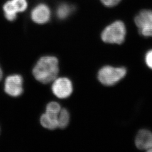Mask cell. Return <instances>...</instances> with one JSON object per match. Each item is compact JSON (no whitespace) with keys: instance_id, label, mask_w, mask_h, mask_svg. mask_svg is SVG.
I'll use <instances>...</instances> for the list:
<instances>
[{"instance_id":"cell-1","label":"cell","mask_w":152,"mask_h":152,"mask_svg":"<svg viewBox=\"0 0 152 152\" xmlns=\"http://www.w3.org/2000/svg\"><path fill=\"white\" fill-rule=\"evenodd\" d=\"M59 61L53 56H44L33 69V75L38 81L47 84L53 82L59 73Z\"/></svg>"},{"instance_id":"cell-2","label":"cell","mask_w":152,"mask_h":152,"mask_svg":"<svg viewBox=\"0 0 152 152\" xmlns=\"http://www.w3.org/2000/svg\"><path fill=\"white\" fill-rule=\"evenodd\" d=\"M126 28L121 21H115L108 26L103 30L101 38L104 42L108 44H122L126 38Z\"/></svg>"},{"instance_id":"cell-3","label":"cell","mask_w":152,"mask_h":152,"mask_svg":"<svg viewBox=\"0 0 152 152\" xmlns=\"http://www.w3.org/2000/svg\"><path fill=\"white\" fill-rule=\"evenodd\" d=\"M126 73L127 70L124 67L104 66L98 72V80L104 85L113 86L124 78Z\"/></svg>"},{"instance_id":"cell-4","label":"cell","mask_w":152,"mask_h":152,"mask_svg":"<svg viewBox=\"0 0 152 152\" xmlns=\"http://www.w3.org/2000/svg\"><path fill=\"white\" fill-rule=\"evenodd\" d=\"M27 0H8L3 6V11L6 19L10 22L14 21L19 13L27 9Z\"/></svg>"},{"instance_id":"cell-5","label":"cell","mask_w":152,"mask_h":152,"mask_svg":"<svg viewBox=\"0 0 152 152\" xmlns=\"http://www.w3.org/2000/svg\"><path fill=\"white\" fill-rule=\"evenodd\" d=\"M135 23L140 34L146 37H152V11L142 10L135 18Z\"/></svg>"},{"instance_id":"cell-6","label":"cell","mask_w":152,"mask_h":152,"mask_svg":"<svg viewBox=\"0 0 152 152\" xmlns=\"http://www.w3.org/2000/svg\"><path fill=\"white\" fill-rule=\"evenodd\" d=\"M52 91L57 98L66 99L73 92V85L69 79L66 77L56 78L52 85Z\"/></svg>"},{"instance_id":"cell-7","label":"cell","mask_w":152,"mask_h":152,"mask_svg":"<svg viewBox=\"0 0 152 152\" xmlns=\"http://www.w3.org/2000/svg\"><path fill=\"white\" fill-rule=\"evenodd\" d=\"M23 80L19 75H12L6 78L4 90L6 93L12 97H18L23 92Z\"/></svg>"},{"instance_id":"cell-8","label":"cell","mask_w":152,"mask_h":152,"mask_svg":"<svg viewBox=\"0 0 152 152\" xmlns=\"http://www.w3.org/2000/svg\"><path fill=\"white\" fill-rule=\"evenodd\" d=\"M51 10L49 6L45 4L36 6L31 12L33 22L38 24H44L49 22L51 18Z\"/></svg>"},{"instance_id":"cell-9","label":"cell","mask_w":152,"mask_h":152,"mask_svg":"<svg viewBox=\"0 0 152 152\" xmlns=\"http://www.w3.org/2000/svg\"><path fill=\"white\" fill-rule=\"evenodd\" d=\"M135 145L140 150L149 151L152 149V132L147 129L139 131L135 138Z\"/></svg>"},{"instance_id":"cell-10","label":"cell","mask_w":152,"mask_h":152,"mask_svg":"<svg viewBox=\"0 0 152 152\" xmlns=\"http://www.w3.org/2000/svg\"><path fill=\"white\" fill-rule=\"evenodd\" d=\"M58 115L45 113L41 115L40 123L44 127L47 129L55 130L58 127Z\"/></svg>"},{"instance_id":"cell-11","label":"cell","mask_w":152,"mask_h":152,"mask_svg":"<svg viewBox=\"0 0 152 152\" xmlns=\"http://www.w3.org/2000/svg\"><path fill=\"white\" fill-rule=\"evenodd\" d=\"M75 10V7L68 3H61L57 7L56 15L60 20H65Z\"/></svg>"},{"instance_id":"cell-12","label":"cell","mask_w":152,"mask_h":152,"mask_svg":"<svg viewBox=\"0 0 152 152\" xmlns=\"http://www.w3.org/2000/svg\"><path fill=\"white\" fill-rule=\"evenodd\" d=\"M70 120V115L69 112L66 109H61L58 114V127L60 129H65L69 124Z\"/></svg>"},{"instance_id":"cell-13","label":"cell","mask_w":152,"mask_h":152,"mask_svg":"<svg viewBox=\"0 0 152 152\" xmlns=\"http://www.w3.org/2000/svg\"><path fill=\"white\" fill-rule=\"evenodd\" d=\"M61 107L60 104L57 102H52L49 103L46 108V113L49 114L58 115L61 110Z\"/></svg>"},{"instance_id":"cell-14","label":"cell","mask_w":152,"mask_h":152,"mask_svg":"<svg viewBox=\"0 0 152 152\" xmlns=\"http://www.w3.org/2000/svg\"><path fill=\"white\" fill-rule=\"evenodd\" d=\"M100 1L104 5L108 7H112L115 6L117 5L121 1V0H100Z\"/></svg>"},{"instance_id":"cell-15","label":"cell","mask_w":152,"mask_h":152,"mask_svg":"<svg viewBox=\"0 0 152 152\" xmlns=\"http://www.w3.org/2000/svg\"><path fill=\"white\" fill-rule=\"evenodd\" d=\"M145 60L147 66L152 69V50H149L146 54Z\"/></svg>"},{"instance_id":"cell-16","label":"cell","mask_w":152,"mask_h":152,"mask_svg":"<svg viewBox=\"0 0 152 152\" xmlns=\"http://www.w3.org/2000/svg\"><path fill=\"white\" fill-rule=\"evenodd\" d=\"M2 76H3V73H2V71L0 67V81L2 80Z\"/></svg>"}]
</instances>
